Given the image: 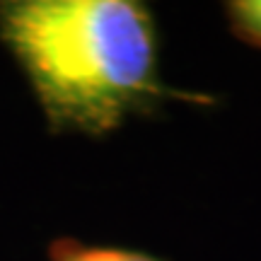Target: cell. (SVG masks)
I'll list each match as a JSON object with an SVG mask.
<instances>
[{
	"instance_id": "1",
	"label": "cell",
	"mask_w": 261,
	"mask_h": 261,
	"mask_svg": "<svg viewBox=\"0 0 261 261\" xmlns=\"http://www.w3.org/2000/svg\"><path fill=\"white\" fill-rule=\"evenodd\" d=\"M0 44L54 136L107 138L165 102H218L160 77V29L140 0H0Z\"/></svg>"
},
{
	"instance_id": "2",
	"label": "cell",
	"mask_w": 261,
	"mask_h": 261,
	"mask_svg": "<svg viewBox=\"0 0 261 261\" xmlns=\"http://www.w3.org/2000/svg\"><path fill=\"white\" fill-rule=\"evenodd\" d=\"M46 261H167L145 249L121 244L85 242L77 237H56L46 247Z\"/></svg>"
},
{
	"instance_id": "3",
	"label": "cell",
	"mask_w": 261,
	"mask_h": 261,
	"mask_svg": "<svg viewBox=\"0 0 261 261\" xmlns=\"http://www.w3.org/2000/svg\"><path fill=\"white\" fill-rule=\"evenodd\" d=\"M223 12L230 34L244 46L261 51V0H227Z\"/></svg>"
}]
</instances>
